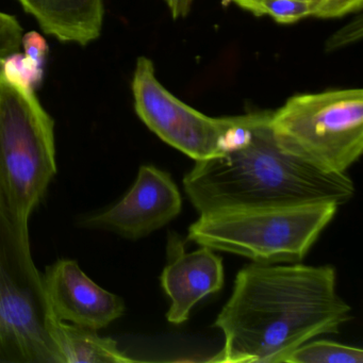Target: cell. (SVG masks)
<instances>
[{
  "label": "cell",
  "mask_w": 363,
  "mask_h": 363,
  "mask_svg": "<svg viewBox=\"0 0 363 363\" xmlns=\"http://www.w3.org/2000/svg\"><path fill=\"white\" fill-rule=\"evenodd\" d=\"M352 318V308L337 294L331 265L254 262L240 269L214 322L224 345L209 361L284 363L295 348L339 333Z\"/></svg>",
  "instance_id": "obj_1"
},
{
  "label": "cell",
  "mask_w": 363,
  "mask_h": 363,
  "mask_svg": "<svg viewBox=\"0 0 363 363\" xmlns=\"http://www.w3.org/2000/svg\"><path fill=\"white\" fill-rule=\"evenodd\" d=\"M272 111L235 116L224 152L197 161L184 186L199 216L233 210L293 207L309 203L345 205L354 197L346 174L327 173L279 147Z\"/></svg>",
  "instance_id": "obj_2"
},
{
  "label": "cell",
  "mask_w": 363,
  "mask_h": 363,
  "mask_svg": "<svg viewBox=\"0 0 363 363\" xmlns=\"http://www.w3.org/2000/svg\"><path fill=\"white\" fill-rule=\"evenodd\" d=\"M57 174L55 123L35 91L0 69V213L20 230Z\"/></svg>",
  "instance_id": "obj_3"
},
{
  "label": "cell",
  "mask_w": 363,
  "mask_h": 363,
  "mask_svg": "<svg viewBox=\"0 0 363 363\" xmlns=\"http://www.w3.org/2000/svg\"><path fill=\"white\" fill-rule=\"evenodd\" d=\"M335 203L233 210L199 216L188 240L257 263H297L337 214Z\"/></svg>",
  "instance_id": "obj_4"
},
{
  "label": "cell",
  "mask_w": 363,
  "mask_h": 363,
  "mask_svg": "<svg viewBox=\"0 0 363 363\" xmlns=\"http://www.w3.org/2000/svg\"><path fill=\"white\" fill-rule=\"evenodd\" d=\"M284 152L327 173L345 174L363 152L362 89L290 97L269 120Z\"/></svg>",
  "instance_id": "obj_5"
},
{
  "label": "cell",
  "mask_w": 363,
  "mask_h": 363,
  "mask_svg": "<svg viewBox=\"0 0 363 363\" xmlns=\"http://www.w3.org/2000/svg\"><path fill=\"white\" fill-rule=\"evenodd\" d=\"M52 316L29 233L0 213V362L60 363Z\"/></svg>",
  "instance_id": "obj_6"
},
{
  "label": "cell",
  "mask_w": 363,
  "mask_h": 363,
  "mask_svg": "<svg viewBox=\"0 0 363 363\" xmlns=\"http://www.w3.org/2000/svg\"><path fill=\"white\" fill-rule=\"evenodd\" d=\"M133 93L140 120L172 147L195 162L224 152L235 116L214 118L193 109L160 84L154 63L146 57L138 59Z\"/></svg>",
  "instance_id": "obj_7"
},
{
  "label": "cell",
  "mask_w": 363,
  "mask_h": 363,
  "mask_svg": "<svg viewBox=\"0 0 363 363\" xmlns=\"http://www.w3.org/2000/svg\"><path fill=\"white\" fill-rule=\"evenodd\" d=\"M182 208V195L171 174L154 165H142L127 194L109 209L89 218L86 225L138 240L169 224L179 216Z\"/></svg>",
  "instance_id": "obj_8"
},
{
  "label": "cell",
  "mask_w": 363,
  "mask_h": 363,
  "mask_svg": "<svg viewBox=\"0 0 363 363\" xmlns=\"http://www.w3.org/2000/svg\"><path fill=\"white\" fill-rule=\"evenodd\" d=\"M167 259L160 277L172 301L167 318L171 324L180 325L189 320L199 301L223 288V259L207 246L186 252L184 240L175 231H169L167 237Z\"/></svg>",
  "instance_id": "obj_9"
},
{
  "label": "cell",
  "mask_w": 363,
  "mask_h": 363,
  "mask_svg": "<svg viewBox=\"0 0 363 363\" xmlns=\"http://www.w3.org/2000/svg\"><path fill=\"white\" fill-rule=\"evenodd\" d=\"M43 284L52 312L63 322L99 330L124 314L123 299L92 281L75 261L48 267Z\"/></svg>",
  "instance_id": "obj_10"
},
{
  "label": "cell",
  "mask_w": 363,
  "mask_h": 363,
  "mask_svg": "<svg viewBox=\"0 0 363 363\" xmlns=\"http://www.w3.org/2000/svg\"><path fill=\"white\" fill-rule=\"evenodd\" d=\"M43 31L62 42L88 45L101 35L104 0H18Z\"/></svg>",
  "instance_id": "obj_11"
},
{
  "label": "cell",
  "mask_w": 363,
  "mask_h": 363,
  "mask_svg": "<svg viewBox=\"0 0 363 363\" xmlns=\"http://www.w3.org/2000/svg\"><path fill=\"white\" fill-rule=\"evenodd\" d=\"M96 331L63 322L54 314L50 333L60 354V363L135 362L118 347L114 340L101 337Z\"/></svg>",
  "instance_id": "obj_12"
},
{
  "label": "cell",
  "mask_w": 363,
  "mask_h": 363,
  "mask_svg": "<svg viewBox=\"0 0 363 363\" xmlns=\"http://www.w3.org/2000/svg\"><path fill=\"white\" fill-rule=\"evenodd\" d=\"M363 350L328 340L303 343L284 363H362Z\"/></svg>",
  "instance_id": "obj_13"
},
{
  "label": "cell",
  "mask_w": 363,
  "mask_h": 363,
  "mask_svg": "<svg viewBox=\"0 0 363 363\" xmlns=\"http://www.w3.org/2000/svg\"><path fill=\"white\" fill-rule=\"evenodd\" d=\"M320 0H264L254 16H269L280 24H293L303 18H314Z\"/></svg>",
  "instance_id": "obj_14"
},
{
  "label": "cell",
  "mask_w": 363,
  "mask_h": 363,
  "mask_svg": "<svg viewBox=\"0 0 363 363\" xmlns=\"http://www.w3.org/2000/svg\"><path fill=\"white\" fill-rule=\"evenodd\" d=\"M0 69L10 82L33 91L43 79V67L20 52L6 57L1 61Z\"/></svg>",
  "instance_id": "obj_15"
},
{
  "label": "cell",
  "mask_w": 363,
  "mask_h": 363,
  "mask_svg": "<svg viewBox=\"0 0 363 363\" xmlns=\"http://www.w3.org/2000/svg\"><path fill=\"white\" fill-rule=\"evenodd\" d=\"M23 28L13 16L0 12V65L6 57L20 52Z\"/></svg>",
  "instance_id": "obj_16"
},
{
  "label": "cell",
  "mask_w": 363,
  "mask_h": 363,
  "mask_svg": "<svg viewBox=\"0 0 363 363\" xmlns=\"http://www.w3.org/2000/svg\"><path fill=\"white\" fill-rule=\"evenodd\" d=\"M362 16H357L350 24L346 25L329 38L326 43L327 52H335L350 44L356 43L362 38Z\"/></svg>",
  "instance_id": "obj_17"
},
{
  "label": "cell",
  "mask_w": 363,
  "mask_h": 363,
  "mask_svg": "<svg viewBox=\"0 0 363 363\" xmlns=\"http://www.w3.org/2000/svg\"><path fill=\"white\" fill-rule=\"evenodd\" d=\"M363 0H320L314 18H337L360 11Z\"/></svg>",
  "instance_id": "obj_18"
},
{
  "label": "cell",
  "mask_w": 363,
  "mask_h": 363,
  "mask_svg": "<svg viewBox=\"0 0 363 363\" xmlns=\"http://www.w3.org/2000/svg\"><path fill=\"white\" fill-rule=\"evenodd\" d=\"M22 44L24 46L25 55L29 59L43 67L48 54V46L46 40L35 31L23 35Z\"/></svg>",
  "instance_id": "obj_19"
},
{
  "label": "cell",
  "mask_w": 363,
  "mask_h": 363,
  "mask_svg": "<svg viewBox=\"0 0 363 363\" xmlns=\"http://www.w3.org/2000/svg\"><path fill=\"white\" fill-rule=\"evenodd\" d=\"M194 0H165L174 20L186 18L192 9Z\"/></svg>",
  "instance_id": "obj_20"
},
{
  "label": "cell",
  "mask_w": 363,
  "mask_h": 363,
  "mask_svg": "<svg viewBox=\"0 0 363 363\" xmlns=\"http://www.w3.org/2000/svg\"><path fill=\"white\" fill-rule=\"evenodd\" d=\"M231 1L239 6L242 9L245 10V11L255 14L258 6L264 0H231Z\"/></svg>",
  "instance_id": "obj_21"
}]
</instances>
